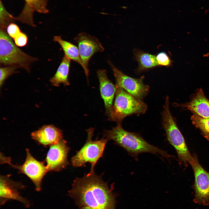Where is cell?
<instances>
[{
  "mask_svg": "<svg viewBox=\"0 0 209 209\" xmlns=\"http://www.w3.org/2000/svg\"><path fill=\"white\" fill-rule=\"evenodd\" d=\"M179 105L201 117L209 118V100L201 88L198 90L190 101Z\"/></svg>",
  "mask_w": 209,
  "mask_h": 209,
  "instance_id": "9a60e30c",
  "label": "cell"
},
{
  "mask_svg": "<svg viewBox=\"0 0 209 209\" xmlns=\"http://www.w3.org/2000/svg\"><path fill=\"white\" fill-rule=\"evenodd\" d=\"M108 63L113 71L116 86L139 100H142L147 94L149 87L143 83L144 77L140 78L131 77L119 70L109 60Z\"/></svg>",
  "mask_w": 209,
  "mask_h": 209,
  "instance_id": "52a82bcc",
  "label": "cell"
},
{
  "mask_svg": "<svg viewBox=\"0 0 209 209\" xmlns=\"http://www.w3.org/2000/svg\"><path fill=\"white\" fill-rule=\"evenodd\" d=\"M32 138L44 146H51L63 139L62 131L53 125H44L31 134Z\"/></svg>",
  "mask_w": 209,
  "mask_h": 209,
  "instance_id": "5bb4252c",
  "label": "cell"
},
{
  "mask_svg": "<svg viewBox=\"0 0 209 209\" xmlns=\"http://www.w3.org/2000/svg\"><path fill=\"white\" fill-rule=\"evenodd\" d=\"M115 99L110 116V120L121 123L127 116L133 114L144 113L147 109V105L116 86Z\"/></svg>",
  "mask_w": 209,
  "mask_h": 209,
  "instance_id": "5b68a950",
  "label": "cell"
},
{
  "mask_svg": "<svg viewBox=\"0 0 209 209\" xmlns=\"http://www.w3.org/2000/svg\"><path fill=\"white\" fill-rule=\"evenodd\" d=\"M14 40L15 45L19 47L25 46L28 42V37L25 33L21 32Z\"/></svg>",
  "mask_w": 209,
  "mask_h": 209,
  "instance_id": "d4e9b609",
  "label": "cell"
},
{
  "mask_svg": "<svg viewBox=\"0 0 209 209\" xmlns=\"http://www.w3.org/2000/svg\"><path fill=\"white\" fill-rule=\"evenodd\" d=\"M0 12V29L5 30L9 24L15 20V17L7 11L1 1Z\"/></svg>",
  "mask_w": 209,
  "mask_h": 209,
  "instance_id": "44dd1931",
  "label": "cell"
},
{
  "mask_svg": "<svg viewBox=\"0 0 209 209\" xmlns=\"http://www.w3.org/2000/svg\"><path fill=\"white\" fill-rule=\"evenodd\" d=\"M53 40L60 45L64 51L65 55L71 60L79 64L84 70V67L80 57L78 47L71 42L64 40L60 36H54Z\"/></svg>",
  "mask_w": 209,
  "mask_h": 209,
  "instance_id": "d6986e66",
  "label": "cell"
},
{
  "mask_svg": "<svg viewBox=\"0 0 209 209\" xmlns=\"http://www.w3.org/2000/svg\"><path fill=\"white\" fill-rule=\"evenodd\" d=\"M7 28L8 35L13 39L21 32L19 27L13 23L9 24Z\"/></svg>",
  "mask_w": 209,
  "mask_h": 209,
  "instance_id": "cb8c5ba5",
  "label": "cell"
},
{
  "mask_svg": "<svg viewBox=\"0 0 209 209\" xmlns=\"http://www.w3.org/2000/svg\"><path fill=\"white\" fill-rule=\"evenodd\" d=\"M94 131V129L92 128L86 130L88 136L85 143L71 160L72 165L75 167L84 166L87 163H89L91 172H94L95 166L102 156L108 141L104 137L100 140H92Z\"/></svg>",
  "mask_w": 209,
  "mask_h": 209,
  "instance_id": "8992f818",
  "label": "cell"
},
{
  "mask_svg": "<svg viewBox=\"0 0 209 209\" xmlns=\"http://www.w3.org/2000/svg\"><path fill=\"white\" fill-rule=\"evenodd\" d=\"M100 176L90 172L73 181L69 192L79 209H115L116 194Z\"/></svg>",
  "mask_w": 209,
  "mask_h": 209,
  "instance_id": "6da1fadb",
  "label": "cell"
},
{
  "mask_svg": "<svg viewBox=\"0 0 209 209\" xmlns=\"http://www.w3.org/2000/svg\"><path fill=\"white\" fill-rule=\"evenodd\" d=\"M26 159L22 165H12L10 161L8 163L28 177L34 183L36 190L39 192L41 190L42 179L48 172L47 167L44 162L36 159L28 149H26Z\"/></svg>",
  "mask_w": 209,
  "mask_h": 209,
  "instance_id": "30bf717a",
  "label": "cell"
},
{
  "mask_svg": "<svg viewBox=\"0 0 209 209\" xmlns=\"http://www.w3.org/2000/svg\"><path fill=\"white\" fill-rule=\"evenodd\" d=\"M17 68L11 66L1 67L0 68V87L1 89L5 81L10 75L18 72Z\"/></svg>",
  "mask_w": 209,
  "mask_h": 209,
  "instance_id": "7402d4cb",
  "label": "cell"
},
{
  "mask_svg": "<svg viewBox=\"0 0 209 209\" xmlns=\"http://www.w3.org/2000/svg\"><path fill=\"white\" fill-rule=\"evenodd\" d=\"M103 137L108 140H113L116 144L122 148L136 160L138 155L144 153L159 154L166 158L174 157L149 143L139 134L125 130L121 123H117V126L111 130H105Z\"/></svg>",
  "mask_w": 209,
  "mask_h": 209,
  "instance_id": "7a4b0ae2",
  "label": "cell"
},
{
  "mask_svg": "<svg viewBox=\"0 0 209 209\" xmlns=\"http://www.w3.org/2000/svg\"><path fill=\"white\" fill-rule=\"evenodd\" d=\"M37 58L26 54L14 43L5 30L0 31V63L6 66L22 68L30 72V65Z\"/></svg>",
  "mask_w": 209,
  "mask_h": 209,
  "instance_id": "277c9868",
  "label": "cell"
},
{
  "mask_svg": "<svg viewBox=\"0 0 209 209\" xmlns=\"http://www.w3.org/2000/svg\"><path fill=\"white\" fill-rule=\"evenodd\" d=\"M25 4L21 14L16 17V20L29 26L35 27L33 14L35 12L41 13L48 12L47 3L48 0H24Z\"/></svg>",
  "mask_w": 209,
  "mask_h": 209,
  "instance_id": "2e32d148",
  "label": "cell"
},
{
  "mask_svg": "<svg viewBox=\"0 0 209 209\" xmlns=\"http://www.w3.org/2000/svg\"><path fill=\"white\" fill-rule=\"evenodd\" d=\"M97 73L99 82L101 96L104 101L106 114L109 118L112 109L116 91V86L108 78L105 70L99 69Z\"/></svg>",
  "mask_w": 209,
  "mask_h": 209,
  "instance_id": "4fadbf2b",
  "label": "cell"
},
{
  "mask_svg": "<svg viewBox=\"0 0 209 209\" xmlns=\"http://www.w3.org/2000/svg\"><path fill=\"white\" fill-rule=\"evenodd\" d=\"M50 146L46 158L47 171H60L68 165L70 148L63 139Z\"/></svg>",
  "mask_w": 209,
  "mask_h": 209,
  "instance_id": "8fae6325",
  "label": "cell"
},
{
  "mask_svg": "<svg viewBox=\"0 0 209 209\" xmlns=\"http://www.w3.org/2000/svg\"><path fill=\"white\" fill-rule=\"evenodd\" d=\"M134 58L138 63L136 72L139 73L142 72L159 66L156 55L135 49L134 51Z\"/></svg>",
  "mask_w": 209,
  "mask_h": 209,
  "instance_id": "e0dca14e",
  "label": "cell"
},
{
  "mask_svg": "<svg viewBox=\"0 0 209 209\" xmlns=\"http://www.w3.org/2000/svg\"><path fill=\"white\" fill-rule=\"evenodd\" d=\"M190 119L193 125L200 130L205 138L209 140V118H202L193 113Z\"/></svg>",
  "mask_w": 209,
  "mask_h": 209,
  "instance_id": "ffe728a7",
  "label": "cell"
},
{
  "mask_svg": "<svg viewBox=\"0 0 209 209\" xmlns=\"http://www.w3.org/2000/svg\"><path fill=\"white\" fill-rule=\"evenodd\" d=\"M71 62V60L64 55L56 73L50 80L53 86L58 87L61 84L64 86L70 85L68 77Z\"/></svg>",
  "mask_w": 209,
  "mask_h": 209,
  "instance_id": "ac0fdd59",
  "label": "cell"
},
{
  "mask_svg": "<svg viewBox=\"0 0 209 209\" xmlns=\"http://www.w3.org/2000/svg\"><path fill=\"white\" fill-rule=\"evenodd\" d=\"M195 177L192 188L194 192L193 202L203 206L209 205V172L206 171L199 163L197 156L191 165Z\"/></svg>",
  "mask_w": 209,
  "mask_h": 209,
  "instance_id": "ba28073f",
  "label": "cell"
},
{
  "mask_svg": "<svg viewBox=\"0 0 209 209\" xmlns=\"http://www.w3.org/2000/svg\"><path fill=\"white\" fill-rule=\"evenodd\" d=\"M157 61L158 66L169 67L172 65V61L167 53L161 52L156 55Z\"/></svg>",
  "mask_w": 209,
  "mask_h": 209,
  "instance_id": "603a6c76",
  "label": "cell"
},
{
  "mask_svg": "<svg viewBox=\"0 0 209 209\" xmlns=\"http://www.w3.org/2000/svg\"><path fill=\"white\" fill-rule=\"evenodd\" d=\"M22 184L15 182L9 179V176H1L0 178V204L3 205L9 200L19 201L26 208L30 206L29 201L20 194V190L24 188Z\"/></svg>",
  "mask_w": 209,
  "mask_h": 209,
  "instance_id": "7c38bea8",
  "label": "cell"
},
{
  "mask_svg": "<svg viewBox=\"0 0 209 209\" xmlns=\"http://www.w3.org/2000/svg\"><path fill=\"white\" fill-rule=\"evenodd\" d=\"M73 40L78 45L84 67V72L88 79L89 74L88 65L90 59L95 53L103 51L104 48L97 38L86 33H79Z\"/></svg>",
  "mask_w": 209,
  "mask_h": 209,
  "instance_id": "9c48e42d",
  "label": "cell"
},
{
  "mask_svg": "<svg viewBox=\"0 0 209 209\" xmlns=\"http://www.w3.org/2000/svg\"><path fill=\"white\" fill-rule=\"evenodd\" d=\"M162 117V124L167 140L175 149L179 162L186 166L188 163L191 165L194 161L195 156H192L189 152L183 136L171 113L167 96L165 98Z\"/></svg>",
  "mask_w": 209,
  "mask_h": 209,
  "instance_id": "3957f363",
  "label": "cell"
}]
</instances>
